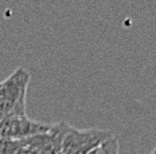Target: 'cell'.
Returning a JSON list of instances; mask_svg holds the SVG:
<instances>
[{"instance_id": "cell-1", "label": "cell", "mask_w": 156, "mask_h": 154, "mask_svg": "<svg viewBox=\"0 0 156 154\" xmlns=\"http://www.w3.org/2000/svg\"><path fill=\"white\" fill-rule=\"evenodd\" d=\"M30 79V71L18 67L0 83V121L12 115H27L26 102Z\"/></svg>"}, {"instance_id": "cell-2", "label": "cell", "mask_w": 156, "mask_h": 154, "mask_svg": "<svg viewBox=\"0 0 156 154\" xmlns=\"http://www.w3.org/2000/svg\"><path fill=\"white\" fill-rule=\"evenodd\" d=\"M113 137L109 130L98 129H76L70 126L65 136L62 150L63 154H89L92 150L98 147L102 142Z\"/></svg>"}, {"instance_id": "cell-3", "label": "cell", "mask_w": 156, "mask_h": 154, "mask_svg": "<svg viewBox=\"0 0 156 154\" xmlns=\"http://www.w3.org/2000/svg\"><path fill=\"white\" fill-rule=\"evenodd\" d=\"M51 125L31 119L27 115H12L0 121V139L23 141L37 134L46 133Z\"/></svg>"}, {"instance_id": "cell-4", "label": "cell", "mask_w": 156, "mask_h": 154, "mask_svg": "<svg viewBox=\"0 0 156 154\" xmlns=\"http://www.w3.org/2000/svg\"><path fill=\"white\" fill-rule=\"evenodd\" d=\"M69 127L70 125L66 122L53 123L50 130H47L46 133L37 134V136L24 139L26 145L37 149L42 154H58L62 150V143Z\"/></svg>"}, {"instance_id": "cell-5", "label": "cell", "mask_w": 156, "mask_h": 154, "mask_svg": "<svg viewBox=\"0 0 156 154\" xmlns=\"http://www.w3.org/2000/svg\"><path fill=\"white\" fill-rule=\"evenodd\" d=\"M89 154H120V146L117 138L113 136L112 138L106 139L105 142H102L98 147H96L92 150Z\"/></svg>"}, {"instance_id": "cell-6", "label": "cell", "mask_w": 156, "mask_h": 154, "mask_svg": "<svg viewBox=\"0 0 156 154\" xmlns=\"http://www.w3.org/2000/svg\"><path fill=\"white\" fill-rule=\"evenodd\" d=\"M14 154H42L41 152H38L37 149H34V147H31V146H23V147H20V149L18 150L16 153Z\"/></svg>"}, {"instance_id": "cell-7", "label": "cell", "mask_w": 156, "mask_h": 154, "mask_svg": "<svg viewBox=\"0 0 156 154\" xmlns=\"http://www.w3.org/2000/svg\"><path fill=\"white\" fill-rule=\"evenodd\" d=\"M149 154H156V146H155V149H154V150H152V152H151V153H149Z\"/></svg>"}, {"instance_id": "cell-8", "label": "cell", "mask_w": 156, "mask_h": 154, "mask_svg": "<svg viewBox=\"0 0 156 154\" xmlns=\"http://www.w3.org/2000/svg\"><path fill=\"white\" fill-rule=\"evenodd\" d=\"M58 154H63V153H58Z\"/></svg>"}]
</instances>
